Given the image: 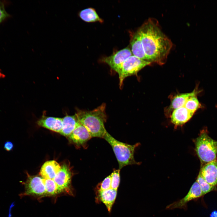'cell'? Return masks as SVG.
<instances>
[{
	"mask_svg": "<svg viewBox=\"0 0 217 217\" xmlns=\"http://www.w3.org/2000/svg\"><path fill=\"white\" fill-rule=\"evenodd\" d=\"M138 31L147 61L163 64L172 47V43L162 31L157 20L149 18Z\"/></svg>",
	"mask_w": 217,
	"mask_h": 217,
	"instance_id": "6da1fadb",
	"label": "cell"
},
{
	"mask_svg": "<svg viewBox=\"0 0 217 217\" xmlns=\"http://www.w3.org/2000/svg\"><path fill=\"white\" fill-rule=\"evenodd\" d=\"M106 104L103 103L91 111L78 109L75 114L79 122L89 132L91 137L103 138L107 131L105 123L107 119Z\"/></svg>",
	"mask_w": 217,
	"mask_h": 217,
	"instance_id": "7a4b0ae2",
	"label": "cell"
},
{
	"mask_svg": "<svg viewBox=\"0 0 217 217\" xmlns=\"http://www.w3.org/2000/svg\"><path fill=\"white\" fill-rule=\"evenodd\" d=\"M103 138L112 146L118 162L119 169L121 170L127 165L138 164L135 160L134 154L139 143L132 145L122 142L115 139L107 131Z\"/></svg>",
	"mask_w": 217,
	"mask_h": 217,
	"instance_id": "3957f363",
	"label": "cell"
},
{
	"mask_svg": "<svg viewBox=\"0 0 217 217\" xmlns=\"http://www.w3.org/2000/svg\"><path fill=\"white\" fill-rule=\"evenodd\" d=\"M194 143L195 151L200 160L201 166L217 159V141L209 136L206 128L200 131Z\"/></svg>",
	"mask_w": 217,
	"mask_h": 217,
	"instance_id": "277c9868",
	"label": "cell"
},
{
	"mask_svg": "<svg viewBox=\"0 0 217 217\" xmlns=\"http://www.w3.org/2000/svg\"><path fill=\"white\" fill-rule=\"evenodd\" d=\"M151 63L133 55L128 58L116 71L119 76L120 87H121L125 78L137 74L140 70Z\"/></svg>",
	"mask_w": 217,
	"mask_h": 217,
	"instance_id": "5b68a950",
	"label": "cell"
},
{
	"mask_svg": "<svg viewBox=\"0 0 217 217\" xmlns=\"http://www.w3.org/2000/svg\"><path fill=\"white\" fill-rule=\"evenodd\" d=\"M27 175V179L24 183V192L20 196L30 195L40 198L47 196L43 178L41 176Z\"/></svg>",
	"mask_w": 217,
	"mask_h": 217,
	"instance_id": "8992f818",
	"label": "cell"
},
{
	"mask_svg": "<svg viewBox=\"0 0 217 217\" xmlns=\"http://www.w3.org/2000/svg\"><path fill=\"white\" fill-rule=\"evenodd\" d=\"M72 176L69 167L66 164L62 165L53 179L61 193L74 195L73 190L71 186Z\"/></svg>",
	"mask_w": 217,
	"mask_h": 217,
	"instance_id": "52a82bcc",
	"label": "cell"
},
{
	"mask_svg": "<svg viewBox=\"0 0 217 217\" xmlns=\"http://www.w3.org/2000/svg\"><path fill=\"white\" fill-rule=\"evenodd\" d=\"M200 187L196 181L190 187L187 194L182 198L175 201L168 205L166 208L167 210L175 209H187V203L190 201L197 199L203 196Z\"/></svg>",
	"mask_w": 217,
	"mask_h": 217,
	"instance_id": "ba28073f",
	"label": "cell"
},
{
	"mask_svg": "<svg viewBox=\"0 0 217 217\" xmlns=\"http://www.w3.org/2000/svg\"><path fill=\"white\" fill-rule=\"evenodd\" d=\"M132 55L131 50L127 47L114 54L104 58L102 61L108 64L116 72L121 65L130 57Z\"/></svg>",
	"mask_w": 217,
	"mask_h": 217,
	"instance_id": "9c48e42d",
	"label": "cell"
},
{
	"mask_svg": "<svg viewBox=\"0 0 217 217\" xmlns=\"http://www.w3.org/2000/svg\"><path fill=\"white\" fill-rule=\"evenodd\" d=\"M200 172L210 185L214 187L217 185V159L201 166Z\"/></svg>",
	"mask_w": 217,
	"mask_h": 217,
	"instance_id": "30bf717a",
	"label": "cell"
},
{
	"mask_svg": "<svg viewBox=\"0 0 217 217\" xmlns=\"http://www.w3.org/2000/svg\"><path fill=\"white\" fill-rule=\"evenodd\" d=\"M68 137L73 143L80 146L84 145L92 137L88 130L79 121Z\"/></svg>",
	"mask_w": 217,
	"mask_h": 217,
	"instance_id": "8fae6325",
	"label": "cell"
},
{
	"mask_svg": "<svg viewBox=\"0 0 217 217\" xmlns=\"http://www.w3.org/2000/svg\"><path fill=\"white\" fill-rule=\"evenodd\" d=\"M117 193V190L112 188L105 190H96V202L102 203L105 206L108 212H110Z\"/></svg>",
	"mask_w": 217,
	"mask_h": 217,
	"instance_id": "7c38bea8",
	"label": "cell"
},
{
	"mask_svg": "<svg viewBox=\"0 0 217 217\" xmlns=\"http://www.w3.org/2000/svg\"><path fill=\"white\" fill-rule=\"evenodd\" d=\"M37 124L39 126L60 133L62 127V118L43 115Z\"/></svg>",
	"mask_w": 217,
	"mask_h": 217,
	"instance_id": "4fadbf2b",
	"label": "cell"
},
{
	"mask_svg": "<svg viewBox=\"0 0 217 217\" xmlns=\"http://www.w3.org/2000/svg\"><path fill=\"white\" fill-rule=\"evenodd\" d=\"M194 114L184 106L175 109L171 115V122L175 125H182L189 121Z\"/></svg>",
	"mask_w": 217,
	"mask_h": 217,
	"instance_id": "5bb4252c",
	"label": "cell"
},
{
	"mask_svg": "<svg viewBox=\"0 0 217 217\" xmlns=\"http://www.w3.org/2000/svg\"><path fill=\"white\" fill-rule=\"evenodd\" d=\"M61 167V166L56 161H48L45 162L42 166L39 174L44 179L53 180Z\"/></svg>",
	"mask_w": 217,
	"mask_h": 217,
	"instance_id": "9a60e30c",
	"label": "cell"
},
{
	"mask_svg": "<svg viewBox=\"0 0 217 217\" xmlns=\"http://www.w3.org/2000/svg\"><path fill=\"white\" fill-rule=\"evenodd\" d=\"M196 88L193 91L189 93L178 94L175 96L172 99L171 103L168 108V112L183 107L186 102L191 97L197 96L200 91Z\"/></svg>",
	"mask_w": 217,
	"mask_h": 217,
	"instance_id": "2e32d148",
	"label": "cell"
},
{
	"mask_svg": "<svg viewBox=\"0 0 217 217\" xmlns=\"http://www.w3.org/2000/svg\"><path fill=\"white\" fill-rule=\"evenodd\" d=\"M131 44V50L133 55L140 59L148 61L138 31L133 35Z\"/></svg>",
	"mask_w": 217,
	"mask_h": 217,
	"instance_id": "e0dca14e",
	"label": "cell"
},
{
	"mask_svg": "<svg viewBox=\"0 0 217 217\" xmlns=\"http://www.w3.org/2000/svg\"><path fill=\"white\" fill-rule=\"evenodd\" d=\"M79 122V121L75 115H66L62 118V127L60 133L63 136L68 137Z\"/></svg>",
	"mask_w": 217,
	"mask_h": 217,
	"instance_id": "ac0fdd59",
	"label": "cell"
},
{
	"mask_svg": "<svg viewBox=\"0 0 217 217\" xmlns=\"http://www.w3.org/2000/svg\"><path fill=\"white\" fill-rule=\"evenodd\" d=\"M80 18L87 22H99L102 23L103 20L96 12L95 10L92 8H89L81 10L78 13Z\"/></svg>",
	"mask_w": 217,
	"mask_h": 217,
	"instance_id": "d6986e66",
	"label": "cell"
},
{
	"mask_svg": "<svg viewBox=\"0 0 217 217\" xmlns=\"http://www.w3.org/2000/svg\"><path fill=\"white\" fill-rule=\"evenodd\" d=\"M43 180L47 196H55L61 193L53 180L44 178Z\"/></svg>",
	"mask_w": 217,
	"mask_h": 217,
	"instance_id": "ffe728a7",
	"label": "cell"
},
{
	"mask_svg": "<svg viewBox=\"0 0 217 217\" xmlns=\"http://www.w3.org/2000/svg\"><path fill=\"white\" fill-rule=\"evenodd\" d=\"M190 111L194 113L202 106L199 101L197 96L190 97L186 102L184 106Z\"/></svg>",
	"mask_w": 217,
	"mask_h": 217,
	"instance_id": "44dd1931",
	"label": "cell"
},
{
	"mask_svg": "<svg viewBox=\"0 0 217 217\" xmlns=\"http://www.w3.org/2000/svg\"><path fill=\"white\" fill-rule=\"evenodd\" d=\"M196 181L199 184L203 196L215 190V187L212 186L208 184L202 177L200 172Z\"/></svg>",
	"mask_w": 217,
	"mask_h": 217,
	"instance_id": "7402d4cb",
	"label": "cell"
},
{
	"mask_svg": "<svg viewBox=\"0 0 217 217\" xmlns=\"http://www.w3.org/2000/svg\"><path fill=\"white\" fill-rule=\"evenodd\" d=\"M119 169L114 170L110 175L111 177V188L118 190L120 181Z\"/></svg>",
	"mask_w": 217,
	"mask_h": 217,
	"instance_id": "603a6c76",
	"label": "cell"
},
{
	"mask_svg": "<svg viewBox=\"0 0 217 217\" xmlns=\"http://www.w3.org/2000/svg\"><path fill=\"white\" fill-rule=\"evenodd\" d=\"M111 177L110 175L107 177L97 187L96 190H105L111 188Z\"/></svg>",
	"mask_w": 217,
	"mask_h": 217,
	"instance_id": "cb8c5ba5",
	"label": "cell"
},
{
	"mask_svg": "<svg viewBox=\"0 0 217 217\" xmlns=\"http://www.w3.org/2000/svg\"><path fill=\"white\" fill-rule=\"evenodd\" d=\"M9 16V14L5 10L4 3L1 1L0 2V24Z\"/></svg>",
	"mask_w": 217,
	"mask_h": 217,
	"instance_id": "d4e9b609",
	"label": "cell"
},
{
	"mask_svg": "<svg viewBox=\"0 0 217 217\" xmlns=\"http://www.w3.org/2000/svg\"><path fill=\"white\" fill-rule=\"evenodd\" d=\"M4 148L6 151H10L13 149L14 148V144L12 142L7 141L4 143Z\"/></svg>",
	"mask_w": 217,
	"mask_h": 217,
	"instance_id": "484cf974",
	"label": "cell"
},
{
	"mask_svg": "<svg viewBox=\"0 0 217 217\" xmlns=\"http://www.w3.org/2000/svg\"><path fill=\"white\" fill-rule=\"evenodd\" d=\"M1 2V1H0V2Z\"/></svg>",
	"mask_w": 217,
	"mask_h": 217,
	"instance_id": "4316f807",
	"label": "cell"
},
{
	"mask_svg": "<svg viewBox=\"0 0 217 217\" xmlns=\"http://www.w3.org/2000/svg\"></svg>",
	"mask_w": 217,
	"mask_h": 217,
	"instance_id": "83f0119b",
	"label": "cell"
}]
</instances>
